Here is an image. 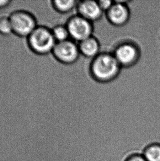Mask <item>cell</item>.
Masks as SVG:
<instances>
[{
	"label": "cell",
	"mask_w": 160,
	"mask_h": 161,
	"mask_svg": "<svg viewBox=\"0 0 160 161\" xmlns=\"http://www.w3.org/2000/svg\"><path fill=\"white\" fill-rule=\"evenodd\" d=\"M78 1L75 0H52L53 8L61 14L71 12L77 7Z\"/></svg>",
	"instance_id": "10"
},
{
	"label": "cell",
	"mask_w": 160,
	"mask_h": 161,
	"mask_svg": "<svg viewBox=\"0 0 160 161\" xmlns=\"http://www.w3.org/2000/svg\"><path fill=\"white\" fill-rule=\"evenodd\" d=\"M13 2L11 0H0V10L8 8Z\"/></svg>",
	"instance_id": "15"
},
{
	"label": "cell",
	"mask_w": 160,
	"mask_h": 161,
	"mask_svg": "<svg viewBox=\"0 0 160 161\" xmlns=\"http://www.w3.org/2000/svg\"><path fill=\"white\" fill-rule=\"evenodd\" d=\"M126 161H147L143 155H136L130 157Z\"/></svg>",
	"instance_id": "16"
},
{
	"label": "cell",
	"mask_w": 160,
	"mask_h": 161,
	"mask_svg": "<svg viewBox=\"0 0 160 161\" xmlns=\"http://www.w3.org/2000/svg\"><path fill=\"white\" fill-rule=\"evenodd\" d=\"M98 2L103 12H107L114 4V2L110 0H100L98 1Z\"/></svg>",
	"instance_id": "14"
},
{
	"label": "cell",
	"mask_w": 160,
	"mask_h": 161,
	"mask_svg": "<svg viewBox=\"0 0 160 161\" xmlns=\"http://www.w3.org/2000/svg\"><path fill=\"white\" fill-rule=\"evenodd\" d=\"M121 65L111 53H100L93 59L91 70L97 80L106 82L115 78L119 73Z\"/></svg>",
	"instance_id": "1"
},
{
	"label": "cell",
	"mask_w": 160,
	"mask_h": 161,
	"mask_svg": "<svg viewBox=\"0 0 160 161\" xmlns=\"http://www.w3.org/2000/svg\"><path fill=\"white\" fill-rule=\"evenodd\" d=\"M78 48L80 53L88 58H94L100 53L99 42L93 36L80 42Z\"/></svg>",
	"instance_id": "9"
},
{
	"label": "cell",
	"mask_w": 160,
	"mask_h": 161,
	"mask_svg": "<svg viewBox=\"0 0 160 161\" xmlns=\"http://www.w3.org/2000/svg\"><path fill=\"white\" fill-rule=\"evenodd\" d=\"M70 37L77 42H81L93 35L92 23L80 15H73L66 24Z\"/></svg>",
	"instance_id": "4"
},
{
	"label": "cell",
	"mask_w": 160,
	"mask_h": 161,
	"mask_svg": "<svg viewBox=\"0 0 160 161\" xmlns=\"http://www.w3.org/2000/svg\"><path fill=\"white\" fill-rule=\"evenodd\" d=\"M27 42L31 50L41 56L52 53L56 43L52 29L43 25L37 26L27 37Z\"/></svg>",
	"instance_id": "2"
},
{
	"label": "cell",
	"mask_w": 160,
	"mask_h": 161,
	"mask_svg": "<svg viewBox=\"0 0 160 161\" xmlns=\"http://www.w3.org/2000/svg\"><path fill=\"white\" fill-rule=\"evenodd\" d=\"M76 7L78 15L92 23L99 19L103 15V12L98 1L91 0L78 1Z\"/></svg>",
	"instance_id": "8"
},
{
	"label": "cell",
	"mask_w": 160,
	"mask_h": 161,
	"mask_svg": "<svg viewBox=\"0 0 160 161\" xmlns=\"http://www.w3.org/2000/svg\"><path fill=\"white\" fill-rule=\"evenodd\" d=\"M143 156L147 161H160V145L155 144L148 146Z\"/></svg>",
	"instance_id": "12"
},
{
	"label": "cell",
	"mask_w": 160,
	"mask_h": 161,
	"mask_svg": "<svg viewBox=\"0 0 160 161\" xmlns=\"http://www.w3.org/2000/svg\"><path fill=\"white\" fill-rule=\"evenodd\" d=\"M9 16L3 15L0 17V34L4 36L13 34Z\"/></svg>",
	"instance_id": "13"
},
{
	"label": "cell",
	"mask_w": 160,
	"mask_h": 161,
	"mask_svg": "<svg viewBox=\"0 0 160 161\" xmlns=\"http://www.w3.org/2000/svg\"><path fill=\"white\" fill-rule=\"evenodd\" d=\"M52 32L56 42H65L70 39V34L66 24H58L52 29Z\"/></svg>",
	"instance_id": "11"
},
{
	"label": "cell",
	"mask_w": 160,
	"mask_h": 161,
	"mask_svg": "<svg viewBox=\"0 0 160 161\" xmlns=\"http://www.w3.org/2000/svg\"><path fill=\"white\" fill-rule=\"evenodd\" d=\"M13 33L17 36L27 38L40 24L37 18L30 11L17 9L9 16Z\"/></svg>",
	"instance_id": "3"
},
{
	"label": "cell",
	"mask_w": 160,
	"mask_h": 161,
	"mask_svg": "<svg viewBox=\"0 0 160 161\" xmlns=\"http://www.w3.org/2000/svg\"><path fill=\"white\" fill-rule=\"evenodd\" d=\"M52 54L56 61L64 64H72L80 56L78 45L71 40L56 42Z\"/></svg>",
	"instance_id": "5"
},
{
	"label": "cell",
	"mask_w": 160,
	"mask_h": 161,
	"mask_svg": "<svg viewBox=\"0 0 160 161\" xmlns=\"http://www.w3.org/2000/svg\"><path fill=\"white\" fill-rule=\"evenodd\" d=\"M128 1H115L110 8L106 12L107 18L115 26H122L128 21L130 11L127 3Z\"/></svg>",
	"instance_id": "7"
},
{
	"label": "cell",
	"mask_w": 160,
	"mask_h": 161,
	"mask_svg": "<svg viewBox=\"0 0 160 161\" xmlns=\"http://www.w3.org/2000/svg\"><path fill=\"white\" fill-rule=\"evenodd\" d=\"M121 67H129L136 63L139 57V50L136 44L123 42L118 45L113 53Z\"/></svg>",
	"instance_id": "6"
}]
</instances>
